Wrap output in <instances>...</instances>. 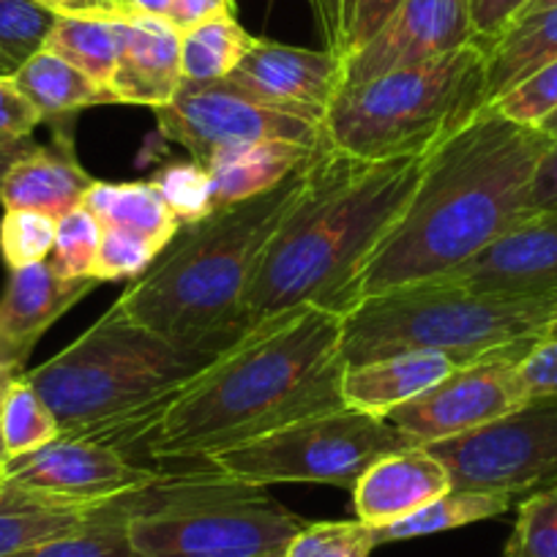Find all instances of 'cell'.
<instances>
[{"label": "cell", "instance_id": "6da1fadb", "mask_svg": "<svg viewBox=\"0 0 557 557\" xmlns=\"http://www.w3.org/2000/svg\"><path fill=\"white\" fill-rule=\"evenodd\" d=\"M342 318L301 307L224 350L148 426L139 446L164 462H200L345 407Z\"/></svg>", "mask_w": 557, "mask_h": 557}, {"label": "cell", "instance_id": "7a4b0ae2", "mask_svg": "<svg viewBox=\"0 0 557 557\" xmlns=\"http://www.w3.org/2000/svg\"><path fill=\"white\" fill-rule=\"evenodd\" d=\"M552 139L484 107L430 157L405 216L385 235L361 278V301L432 282L530 216V186Z\"/></svg>", "mask_w": 557, "mask_h": 557}, {"label": "cell", "instance_id": "3957f363", "mask_svg": "<svg viewBox=\"0 0 557 557\" xmlns=\"http://www.w3.org/2000/svg\"><path fill=\"white\" fill-rule=\"evenodd\" d=\"M430 157L358 162L325 143L307 195L278 227L246 296V325L318 307L345 320L361 304L369 260L396 227Z\"/></svg>", "mask_w": 557, "mask_h": 557}, {"label": "cell", "instance_id": "277c9868", "mask_svg": "<svg viewBox=\"0 0 557 557\" xmlns=\"http://www.w3.org/2000/svg\"><path fill=\"white\" fill-rule=\"evenodd\" d=\"M318 153L265 195L216 208L202 222L181 224L159 260L117 298L121 312L189 350L224 352L244 339L249 334L246 296L257 268L307 195Z\"/></svg>", "mask_w": 557, "mask_h": 557}, {"label": "cell", "instance_id": "5b68a950", "mask_svg": "<svg viewBox=\"0 0 557 557\" xmlns=\"http://www.w3.org/2000/svg\"><path fill=\"white\" fill-rule=\"evenodd\" d=\"M219 356L173 345L112 304L79 339L23 377L47 401L63 437L128 451Z\"/></svg>", "mask_w": 557, "mask_h": 557}, {"label": "cell", "instance_id": "8992f818", "mask_svg": "<svg viewBox=\"0 0 557 557\" xmlns=\"http://www.w3.org/2000/svg\"><path fill=\"white\" fill-rule=\"evenodd\" d=\"M557 323V296H481L451 278H432L363 298L342 320L347 367L401 356L441 352L457 367L490 356H524Z\"/></svg>", "mask_w": 557, "mask_h": 557}, {"label": "cell", "instance_id": "52a82bcc", "mask_svg": "<svg viewBox=\"0 0 557 557\" xmlns=\"http://www.w3.org/2000/svg\"><path fill=\"white\" fill-rule=\"evenodd\" d=\"M490 107L486 47L479 41L435 61L342 85L323 117V137L358 162L432 157Z\"/></svg>", "mask_w": 557, "mask_h": 557}, {"label": "cell", "instance_id": "ba28073f", "mask_svg": "<svg viewBox=\"0 0 557 557\" xmlns=\"http://www.w3.org/2000/svg\"><path fill=\"white\" fill-rule=\"evenodd\" d=\"M304 524L265 486L213 470L170 506L134 517L128 539L139 557H282Z\"/></svg>", "mask_w": 557, "mask_h": 557}, {"label": "cell", "instance_id": "9c48e42d", "mask_svg": "<svg viewBox=\"0 0 557 557\" xmlns=\"http://www.w3.org/2000/svg\"><path fill=\"white\" fill-rule=\"evenodd\" d=\"M405 448L416 443L385 418L342 407L216 454L208 465L246 486L329 484L352 492L377 459Z\"/></svg>", "mask_w": 557, "mask_h": 557}, {"label": "cell", "instance_id": "30bf717a", "mask_svg": "<svg viewBox=\"0 0 557 557\" xmlns=\"http://www.w3.org/2000/svg\"><path fill=\"white\" fill-rule=\"evenodd\" d=\"M424 448L446 465L459 490L519 500L557 486V401H530L495 424Z\"/></svg>", "mask_w": 557, "mask_h": 557}, {"label": "cell", "instance_id": "8fae6325", "mask_svg": "<svg viewBox=\"0 0 557 557\" xmlns=\"http://www.w3.org/2000/svg\"><path fill=\"white\" fill-rule=\"evenodd\" d=\"M159 132L170 143H178L195 162L206 168L219 151L265 139H285L298 146H323V126L309 117L257 99L230 79L189 83L184 79L168 107L157 110Z\"/></svg>", "mask_w": 557, "mask_h": 557}, {"label": "cell", "instance_id": "7c38bea8", "mask_svg": "<svg viewBox=\"0 0 557 557\" xmlns=\"http://www.w3.org/2000/svg\"><path fill=\"white\" fill-rule=\"evenodd\" d=\"M522 358L503 352L457 367L430 391L391 410L385 421L416 446L495 424L528 405V391L519 374Z\"/></svg>", "mask_w": 557, "mask_h": 557}, {"label": "cell", "instance_id": "4fadbf2b", "mask_svg": "<svg viewBox=\"0 0 557 557\" xmlns=\"http://www.w3.org/2000/svg\"><path fill=\"white\" fill-rule=\"evenodd\" d=\"M181 470H153L126 451L85 437H58L25 457L9 459L0 475L9 484L41 492L66 503H107L128 492L148 490Z\"/></svg>", "mask_w": 557, "mask_h": 557}, {"label": "cell", "instance_id": "5bb4252c", "mask_svg": "<svg viewBox=\"0 0 557 557\" xmlns=\"http://www.w3.org/2000/svg\"><path fill=\"white\" fill-rule=\"evenodd\" d=\"M473 41L470 0H401L377 34L345 58V85L435 61Z\"/></svg>", "mask_w": 557, "mask_h": 557}, {"label": "cell", "instance_id": "9a60e30c", "mask_svg": "<svg viewBox=\"0 0 557 557\" xmlns=\"http://www.w3.org/2000/svg\"><path fill=\"white\" fill-rule=\"evenodd\" d=\"M230 83L257 99L323 126L329 107L345 85V61L331 50H307L257 39Z\"/></svg>", "mask_w": 557, "mask_h": 557}, {"label": "cell", "instance_id": "2e32d148", "mask_svg": "<svg viewBox=\"0 0 557 557\" xmlns=\"http://www.w3.org/2000/svg\"><path fill=\"white\" fill-rule=\"evenodd\" d=\"M443 278L481 296H557V211L522 219Z\"/></svg>", "mask_w": 557, "mask_h": 557}, {"label": "cell", "instance_id": "e0dca14e", "mask_svg": "<svg viewBox=\"0 0 557 557\" xmlns=\"http://www.w3.org/2000/svg\"><path fill=\"white\" fill-rule=\"evenodd\" d=\"M94 278L58 276L50 260L9 271L0 293V367L28 372V358L52 323L96 290Z\"/></svg>", "mask_w": 557, "mask_h": 557}, {"label": "cell", "instance_id": "ac0fdd59", "mask_svg": "<svg viewBox=\"0 0 557 557\" xmlns=\"http://www.w3.org/2000/svg\"><path fill=\"white\" fill-rule=\"evenodd\" d=\"M184 83L181 30L162 17L126 20L121 58L110 83L115 104L168 107Z\"/></svg>", "mask_w": 557, "mask_h": 557}, {"label": "cell", "instance_id": "d6986e66", "mask_svg": "<svg viewBox=\"0 0 557 557\" xmlns=\"http://www.w3.org/2000/svg\"><path fill=\"white\" fill-rule=\"evenodd\" d=\"M451 475L424 446L377 459L352 486L356 513L369 528L399 522L451 490Z\"/></svg>", "mask_w": 557, "mask_h": 557}, {"label": "cell", "instance_id": "ffe728a7", "mask_svg": "<svg viewBox=\"0 0 557 557\" xmlns=\"http://www.w3.org/2000/svg\"><path fill=\"white\" fill-rule=\"evenodd\" d=\"M52 134V146L36 143L23 159L12 164L0 186L3 211H39L61 219L83 206L96 178H90L77 162L72 132Z\"/></svg>", "mask_w": 557, "mask_h": 557}, {"label": "cell", "instance_id": "44dd1931", "mask_svg": "<svg viewBox=\"0 0 557 557\" xmlns=\"http://www.w3.org/2000/svg\"><path fill=\"white\" fill-rule=\"evenodd\" d=\"M457 369V363L441 352H401L377 361L347 367L342 396L350 410L385 418L405 401L416 399Z\"/></svg>", "mask_w": 557, "mask_h": 557}, {"label": "cell", "instance_id": "7402d4cb", "mask_svg": "<svg viewBox=\"0 0 557 557\" xmlns=\"http://www.w3.org/2000/svg\"><path fill=\"white\" fill-rule=\"evenodd\" d=\"M173 479H178V475H173ZM173 479L115 497V500L104 503L99 517L85 528L30 546V549L17 552L12 557H139L132 546V539H128V522L139 513H151L168 506L170 497H173L170 492L175 490Z\"/></svg>", "mask_w": 557, "mask_h": 557}, {"label": "cell", "instance_id": "603a6c76", "mask_svg": "<svg viewBox=\"0 0 557 557\" xmlns=\"http://www.w3.org/2000/svg\"><path fill=\"white\" fill-rule=\"evenodd\" d=\"M323 146L307 148L298 143H285V139H265V143L224 148L206 164L213 178L216 206L224 208L265 195L273 186L290 178Z\"/></svg>", "mask_w": 557, "mask_h": 557}, {"label": "cell", "instance_id": "cb8c5ba5", "mask_svg": "<svg viewBox=\"0 0 557 557\" xmlns=\"http://www.w3.org/2000/svg\"><path fill=\"white\" fill-rule=\"evenodd\" d=\"M110 503V500H107ZM104 503H66L25 486H0V557L74 533L99 517Z\"/></svg>", "mask_w": 557, "mask_h": 557}, {"label": "cell", "instance_id": "d4e9b609", "mask_svg": "<svg viewBox=\"0 0 557 557\" xmlns=\"http://www.w3.org/2000/svg\"><path fill=\"white\" fill-rule=\"evenodd\" d=\"M17 88L39 110L41 123H52V132H72L74 117L99 104H115L104 88L88 74L74 69L55 52L41 50L12 74Z\"/></svg>", "mask_w": 557, "mask_h": 557}, {"label": "cell", "instance_id": "484cf974", "mask_svg": "<svg viewBox=\"0 0 557 557\" xmlns=\"http://www.w3.org/2000/svg\"><path fill=\"white\" fill-rule=\"evenodd\" d=\"M83 208H88L101 227H115L123 233H132L137 238L148 240L164 251L181 222L170 211L151 181H128V184H107L94 181V186L85 195Z\"/></svg>", "mask_w": 557, "mask_h": 557}, {"label": "cell", "instance_id": "4316f807", "mask_svg": "<svg viewBox=\"0 0 557 557\" xmlns=\"http://www.w3.org/2000/svg\"><path fill=\"white\" fill-rule=\"evenodd\" d=\"M552 61H557V7L517 20L486 47L490 104Z\"/></svg>", "mask_w": 557, "mask_h": 557}, {"label": "cell", "instance_id": "83f0119b", "mask_svg": "<svg viewBox=\"0 0 557 557\" xmlns=\"http://www.w3.org/2000/svg\"><path fill=\"white\" fill-rule=\"evenodd\" d=\"M513 497L497 495V492H479V490H459L451 486L446 495L432 500L430 506L418 508L410 517L399 522L383 524L374 530V544H394V541L421 539V535L446 533V530L465 528V524L484 522L506 513L513 506Z\"/></svg>", "mask_w": 557, "mask_h": 557}, {"label": "cell", "instance_id": "f1b7e54d", "mask_svg": "<svg viewBox=\"0 0 557 557\" xmlns=\"http://www.w3.org/2000/svg\"><path fill=\"white\" fill-rule=\"evenodd\" d=\"M126 20H96V17H58L47 36L45 50L55 52L74 69L88 74L99 88H110L117 58L123 47ZM110 94V90H107Z\"/></svg>", "mask_w": 557, "mask_h": 557}, {"label": "cell", "instance_id": "f546056e", "mask_svg": "<svg viewBox=\"0 0 557 557\" xmlns=\"http://www.w3.org/2000/svg\"><path fill=\"white\" fill-rule=\"evenodd\" d=\"M255 36L235 20V14L206 20L181 34V66L189 83L227 79L255 47Z\"/></svg>", "mask_w": 557, "mask_h": 557}, {"label": "cell", "instance_id": "4dcf8cb0", "mask_svg": "<svg viewBox=\"0 0 557 557\" xmlns=\"http://www.w3.org/2000/svg\"><path fill=\"white\" fill-rule=\"evenodd\" d=\"M0 432L7 457L17 459L45 448L61 437V426L47 401L34 391V385L20 374L0 401ZM7 459V462H9Z\"/></svg>", "mask_w": 557, "mask_h": 557}, {"label": "cell", "instance_id": "1f68e13d", "mask_svg": "<svg viewBox=\"0 0 557 557\" xmlns=\"http://www.w3.org/2000/svg\"><path fill=\"white\" fill-rule=\"evenodd\" d=\"M58 14L36 0H0V77H12L45 50Z\"/></svg>", "mask_w": 557, "mask_h": 557}, {"label": "cell", "instance_id": "d6a6232c", "mask_svg": "<svg viewBox=\"0 0 557 557\" xmlns=\"http://www.w3.org/2000/svg\"><path fill=\"white\" fill-rule=\"evenodd\" d=\"M151 184L181 224L202 222V219L211 216L219 208L211 173L200 162H195V159L168 162L164 168L157 170Z\"/></svg>", "mask_w": 557, "mask_h": 557}, {"label": "cell", "instance_id": "836d02e7", "mask_svg": "<svg viewBox=\"0 0 557 557\" xmlns=\"http://www.w3.org/2000/svg\"><path fill=\"white\" fill-rule=\"evenodd\" d=\"M503 557H557V486L519 500Z\"/></svg>", "mask_w": 557, "mask_h": 557}, {"label": "cell", "instance_id": "e575fe53", "mask_svg": "<svg viewBox=\"0 0 557 557\" xmlns=\"http://www.w3.org/2000/svg\"><path fill=\"white\" fill-rule=\"evenodd\" d=\"M58 219L39 211H7L0 219V257L9 271L47 262L55 246Z\"/></svg>", "mask_w": 557, "mask_h": 557}, {"label": "cell", "instance_id": "d590c367", "mask_svg": "<svg viewBox=\"0 0 557 557\" xmlns=\"http://www.w3.org/2000/svg\"><path fill=\"white\" fill-rule=\"evenodd\" d=\"M374 530L361 519L307 522L282 557H372Z\"/></svg>", "mask_w": 557, "mask_h": 557}, {"label": "cell", "instance_id": "8d00e7d4", "mask_svg": "<svg viewBox=\"0 0 557 557\" xmlns=\"http://www.w3.org/2000/svg\"><path fill=\"white\" fill-rule=\"evenodd\" d=\"M101 224L88 208H74L58 219L55 246H52L50 265L63 278H90L96 251H99ZM96 282V278H94Z\"/></svg>", "mask_w": 557, "mask_h": 557}, {"label": "cell", "instance_id": "74e56055", "mask_svg": "<svg viewBox=\"0 0 557 557\" xmlns=\"http://www.w3.org/2000/svg\"><path fill=\"white\" fill-rule=\"evenodd\" d=\"M159 255L162 251L157 246L137 238V235L115 227H101L99 251H96L90 278H96L99 285L101 282H123V278L134 282L159 260Z\"/></svg>", "mask_w": 557, "mask_h": 557}, {"label": "cell", "instance_id": "f35d334b", "mask_svg": "<svg viewBox=\"0 0 557 557\" xmlns=\"http://www.w3.org/2000/svg\"><path fill=\"white\" fill-rule=\"evenodd\" d=\"M492 107L519 126L539 128V123L557 110V61L530 74L524 83L492 101Z\"/></svg>", "mask_w": 557, "mask_h": 557}, {"label": "cell", "instance_id": "ab89813d", "mask_svg": "<svg viewBox=\"0 0 557 557\" xmlns=\"http://www.w3.org/2000/svg\"><path fill=\"white\" fill-rule=\"evenodd\" d=\"M524 391L530 401H557V334H546L519 361Z\"/></svg>", "mask_w": 557, "mask_h": 557}, {"label": "cell", "instance_id": "60d3db41", "mask_svg": "<svg viewBox=\"0 0 557 557\" xmlns=\"http://www.w3.org/2000/svg\"><path fill=\"white\" fill-rule=\"evenodd\" d=\"M39 123V110L17 88L14 77H0V139L30 137Z\"/></svg>", "mask_w": 557, "mask_h": 557}, {"label": "cell", "instance_id": "b9f144b4", "mask_svg": "<svg viewBox=\"0 0 557 557\" xmlns=\"http://www.w3.org/2000/svg\"><path fill=\"white\" fill-rule=\"evenodd\" d=\"M530 0H470V23L475 41L490 47L513 20L522 14Z\"/></svg>", "mask_w": 557, "mask_h": 557}, {"label": "cell", "instance_id": "7bdbcfd3", "mask_svg": "<svg viewBox=\"0 0 557 557\" xmlns=\"http://www.w3.org/2000/svg\"><path fill=\"white\" fill-rule=\"evenodd\" d=\"M401 0H356V9H352L350 30H347V47L345 58L352 55L358 47L367 45L374 34H377L380 25L391 17Z\"/></svg>", "mask_w": 557, "mask_h": 557}, {"label": "cell", "instance_id": "ee69618b", "mask_svg": "<svg viewBox=\"0 0 557 557\" xmlns=\"http://www.w3.org/2000/svg\"><path fill=\"white\" fill-rule=\"evenodd\" d=\"M314 23H318L320 36L325 41V50L339 55L345 61L347 45V20H345V0H309Z\"/></svg>", "mask_w": 557, "mask_h": 557}, {"label": "cell", "instance_id": "f6af8a7d", "mask_svg": "<svg viewBox=\"0 0 557 557\" xmlns=\"http://www.w3.org/2000/svg\"><path fill=\"white\" fill-rule=\"evenodd\" d=\"M557 211V143L546 148L530 186V216Z\"/></svg>", "mask_w": 557, "mask_h": 557}, {"label": "cell", "instance_id": "bcb514c9", "mask_svg": "<svg viewBox=\"0 0 557 557\" xmlns=\"http://www.w3.org/2000/svg\"><path fill=\"white\" fill-rule=\"evenodd\" d=\"M224 14H235L233 0H173L170 23L184 34V30L195 28L206 20L224 17Z\"/></svg>", "mask_w": 557, "mask_h": 557}, {"label": "cell", "instance_id": "7dc6e473", "mask_svg": "<svg viewBox=\"0 0 557 557\" xmlns=\"http://www.w3.org/2000/svg\"><path fill=\"white\" fill-rule=\"evenodd\" d=\"M58 17H96V20H126L121 0H36Z\"/></svg>", "mask_w": 557, "mask_h": 557}, {"label": "cell", "instance_id": "c3c4849f", "mask_svg": "<svg viewBox=\"0 0 557 557\" xmlns=\"http://www.w3.org/2000/svg\"><path fill=\"white\" fill-rule=\"evenodd\" d=\"M126 20L134 17H162L170 20V9H173V0H121Z\"/></svg>", "mask_w": 557, "mask_h": 557}, {"label": "cell", "instance_id": "681fc988", "mask_svg": "<svg viewBox=\"0 0 557 557\" xmlns=\"http://www.w3.org/2000/svg\"><path fill=\"white\" fill-rule=\"evenodd\" d=\"M34 146H36V143L30 137H25V139H0V186H3V178L9 175L12 164L17 162V159H23L25 153H28Z\"/></svg>", "mask_w": 557, "mask_h": 557}, {"label": "cell", "instance_id": "f907efd6", "mask_svg": "<svg viewBox=\"0 0 557 557\" xmlns=\"http://www.w3.org/2000/svg\"><path fill=\"white\" fill-rule=\"evenodd\" d=\"M555 7H557V0H530L528 7L522 9V14H519L517 20H522V17H530V14L546 12V9H555ZM517 20H513V23H517Z\"/></svg>", "mask_w": 557, "mask_h": 557}, {"label": "cell", "instance_id": "816d5d0a", "mask_svg": "<svg viewBox=\"0 0 557 557\" xmlns=\"http://www.w3.org/2000/svg\"><path fill=\"white\" fill-rule=\"evenodd\" d=\"M539 132L546 134V137L552 139V143H557V110L552 112L549 117H544V121L539 123Z\"/></svg>", "mask_w": 557, "mask_h": 557}, {"label": "cell", "instance_id": "f5cc1de1", "mask_svg": "<svg viewBox=\"0 0 557 557\" xmlns=\"http://www.w3.org/2000/svg\"><path fill=\"white\" fill-rule=\"evenodd\" d=\"M17 377H20L17 372H12V369H7V367H0V401H3V396H7V391L12 388V383Z\"/></svg>", "mask_w": 557, "mask_h": 557}, {"label": "cell", "instance_id": "db71d44e", "mask_svg": "<svg viewBox=\"0 0 557 557\" xmlns=\"http://www.w3.org/2000/svg\"><path fill=\"white\" fill-rule=\"evenodd\" d=\"M352 9H356V0H345V20H347V30H350V20H352ZM347 47V45H345Z\"/></svg>", "mask_w": 557, "mask_h": 557}, {"label": "cell", "instance_id": "11a10c76", "mask_svg": "<svg viewBox=\"0 0 557 557\" xmlns=\"http://www.w3.org/2000/svg\"><path fill=\"white\" fill-rule=\"evenodd\" d=\"M7 446H3V432H0V468H3V465H7Z\"/></svg>", "mask_w": 557, "mask_h": 557}, {"label": "cell", "instance_id": "9f6ffc18", "mask_svg": "<svg viewBox=\"0 0 557 557\" xmlns=\"http://www.w3.org/2000/svg\"><path fill=\"white\" fill-rule=\"evenodd\" d=\"M549 334H557V323H555V325H552V329H549Z\"/></svg>", "mask_w": 557, "mask_h": 557}, {"label": "cell", "instance_id": "6f0895ef", "mask_svg": "<svg viewBox=\"0 0 557 557\" xmlns=\"http://www.w3.org/2000/svg\"><path fill=\"white\" fill-rule=\"evenodd\" d=\"M0 486H3V475H0Z\"/></svg>", "mask_w": 557, "mask_h": 557}]
</instances>
